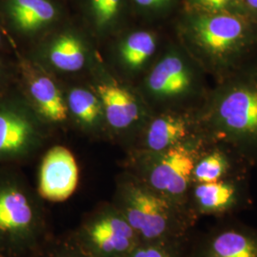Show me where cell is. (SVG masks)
<instances>
[{"instance_id": "7402d4cb", "label": "cell", "mask_w": 257, "mask_h": 257, "mask_svg": "<svg viewBox=\"0 0 257 257\" xmlns=\"http://www.w3.org/2000/svg\"><path fill=\"white\" fill-rule=\"evenodd\" d=\"M36 257H83L64 236H54Z\"/></svg>"}, {"instance_id": "ffe728a7", "label": "cell", "mask_w": 257, "mask_h": 257, "mask_svg": "<svg viewBox=\"0 0 257 257\" xmlns=\"http://www.w3.org/2000/svg\"><path fill=\"white\" fill-rule=\"evenodd\" d=\"M188 237L140 242L124 257H186Z\"/></svg>"}, {"instance_id": "484cf974", "label": "cell", "mask_w": 257, "mask_h": 257, "mask_svg": "<svg viewBox=\"0 0 257 257\" xmlns=\"http://www.w3.org/2000/svg\"><path fill=\"white\" fill-rule=\"evenodd\" d=\"M135 1L140 7L147 8V9H157V8L164 7L172 0H135Z\"/></svg>"}, {"instance_id": "d4e9b609", "label": "cell", "mask_w": 257, "mask_h": 257, "mask_svg": "<svg viewBox=\"0 0 257 257\" xmlns=\"http://www.w3.org/2000/svg\"><path fill=\"white\" fill-rule=\"evenodd\" d=\"M230 6H235L236 9L243 12L242 16L245 14L257 16V0H234Z\"/></svg>"}, {"instance_id": "7c38bea8", "label": "cell", "mask_w": 257, "mask_h": 257, "mask_svg": "<svg viewBox=\"0 0 257 257\" xmlns=\"http://www.w3.org/2000/svg\"><path fill=\"white\" fill-rule=\"evenodd\" d=\"M97 94L110 128L124 131L138 121L139 106L128 90L114 83H103L97 86Z\"/></svg>"}, {"instance_id": "52a82bcc", "label": "cell", "mask_w": 257, "mask_h": 257, "mask_svg": "<svg viewBox=\"0 0 257 257\" xmlns=\"http://www.w3.org/2000/svg\"><path fill=\"white\" fill-rule=\"evenodd\" d=\"M216 118L234 137L257 138V84H241L226 92L217 105Z\"/></svg>"}, {"instance_id": "ba28073f", "label": "cell", "mask_w": 257, "mask_h": 257, "mask_svg": "<svg viewBox=\"0 0 257 257\" xmlns=\"http://www.w3.org/2000/svg\"><path fill=\"white\" fill-rule=\"evenodd\" d=\"M18 88L33 109L53 123H60L67 118L68 105L55 83L41 74L26 60L18 63Z\"/></svg>"}, {"instance_id": "277c9868", "label": "cell", "mask_w": 257, "mask_h": 257, "mask_svg": "<svg viewBox=\"0 0 257 257\" xmlns=\"http://www.w3.org/2000/svg\"><path fill=\"white\" fill-rule=\"evenodd\" d=\"M196 156L195 149L187 142L160 153L134 152L128 172L154 191L190 211L188 202Z\"/></svg>"}, {"instance_id": "9a60e30c", "label": "cell", "mask_w": 257, "mask_h": 257, "mask_svg": "<svg viewBox=\"0 0 257 257\" xmlns=\"http://www.w3.org/2000/svg\"><path fill=\"white\" fill-rule=\"evenodd\" d=\"M198 257H257V234L226 229L213 235Z\"/></svg>"}, {"instance_id": "5b68a950", "label": "cell", "mask_w": 257, "mask_h": 257, "mask_svg": "<svg viewBox=\"0 0 257 257\" xmlns=\"http://www.w3.org/2000/svg\"><path fill=\"white\" fill-rule=\"evenodd\" d=\"M45 133L18 86L0 95V166L19 167L37 156Z\"/></svg>"}, {"instance_id": "30bf717a", "label": "cell", "mask_w": 257, "mask_h": 257, "mask_svg": "<svg viewBox=\"0 0 257 257\" xmlns=\"http://www.w3.org/2000/svg\"><path fill=\"white\" fill-rule=\"evenodd\" d=\"M1 12L10 31L30 37L54 21L55 6L49 0H3Z\"/></svg>"}, {"instance_id": "3957f363", "label": "cell", "mask_w": 257, "mask_h": 257, "mask_svg": "<svg viewBox=\"0 0 257 257\" xmlns=\"http://www.w3.org/2000/svg\"><path fill=\"white\" fill-rule=\"evenodd\" d=\"M63 236L83 257L126 256L141 242L111 200L97 204Z\"/></svg>"}, {"instance_id": "603a6c76", "label": "cell", "mask_w": 257, "mask_h": 257, "mask_svg": "<svg viewBox=\"0 0 257 257\" xmlns=\"http://www.w3.org/2000/svg\"><path fill=\"white\" fill-rule=\"evenodd\" d=\"M18 64L13 66L4 55H0V95L17 86L15 82H18Z\"/></svg>"}, {"instance_id": "7a4b0ae2", "label": "cell", "mask_w": 257, "mask_h": 257, "mask_svg": "<svg viewBox=\"0 0 257 257\" xmlns=\"http://www.w3.org/2000/svg\"><path fill=\"white\" fill-rule=\"evenodd\" d=\"M111 202L141 242L188 237L195 219L188 209L154 191L130 172L118 177Z\"/></svg>"}, {"instance_id": "8fae6325", "label": "cell", "mask_w": 257, "mask_h": 257, "mask_svg": "<svg viewBox=\"0 0 257 257\" xmlns=\"http://www.w3.org/2000/svg\"><path fill=\"white\" fill-rule=\"evenodd\" d=\"M238 204L236 187L226 180L210 183L193 184L189 194V209L197 214H221Z\"/></svg>"}, {"instance_id": "ac0fdd59", "label": "cell", "mask_w": 257, "mask_h": 257, "mask_svg": "<svg viewBox=\"0 0 257 257\" xmlns=\"http://www.w3.org/2000/svg\"><path fill=\"white\" fill-rule=\"evenodd\" d=\"M68 109L78 121L88 128L96 126L101 115V101L98 95L82 89H73L68 95Z\"/></svg>"}, {"instance_id": "8992f818", "label": "cell", "mask_w": 257, "mask_h": 257, "mask_svg": "<svg viewBox=\"0 0 257 257\" xmlns=\"http://www.w3.org/2000/svg\"><path fill=\"white\" fill-rule=\"evenodd\" d=\"M193 41L215 57H225L245 45L249 25L245 16L224 10L210 14H193L190 22Z\"/></svg>"}, {"instance_id": "44dd1931", "label": "cell", "mask_w": 257, "mask_h": 257, "mask_svg": "<svg viewBox=\"0 0 257 257\" xmlns=\"http://www.w3.org/2000/svg\"><path fill=\"white\" fill-rule=\"evenodd\" d=\"M91 4L96 24L104 28L115 19L119 10L120 0H91Z\"/></svg>"}, {"instance_id": "5bb4252c", "label": "cell", "mask_w": 257, "mask_h": 257, "mask_svg": "<svg viewBox=\"0 0 257 257\" xmlns=\"http://www.w3.org/2000/svg\"><path fill=\"white\" fill-rule=\"evenodd\" d=\"M188 136V127L181 117L163 115L154 120L148 127L137 151L160 153L182 142Z\"/></svg>"}, {"instance_id": "d6986e66", "label": "cell", "mask_w": 257, "mask_h": 257, "mask_svg": "<svg viewBox=\"0 0 257 257\" xmlns=\"http://www.w3.org/2000/svg\"><path fill=\"white\" fill-rule=\"evenodd\" d=\"M228 170L227 157L219 152H212L196 160L193 171V184L220 181Z\"/></svg>"}, {"instance_id": "4fadbf2b", "label": "cell", "mask_w": 257, "mask_h": 257, "mask_svg": "<svg viewBox=\"0 0 257 257\" xmlns=\"http://www.w3.org/2000/svg\"><path fill=\"white\" fill-rule=\"evenodd\" d=\"M191 74L178 55H168L153 69L147 79L149 90L161 97H174L187 92Z\"/></svg>"}, {"instance_id": "4316f807", "label": "cell", "mask_w": 257, "mask_h": 257, "mask_svg": "<svg viewBox=\"0 0 257 257\" xmlns=\"http://www.w3.org/2000/svg\"><path fill=\"white\" fill-rule=\"evenodd\" d=\"M7 46H8V42L5 39L4 34L0 30V55H3V53L5 52V49L7 48Z\"/></svg>"}, {"instance_id": "cb8c5ba5", "label": "cell", "mask_w": 257, "mask_h": 257, "mask_svg": "<svg viewBox=\"0 0 257 257\" xmlns=\"http://www.w3.org/2000/svg\"><path fill=\"white\" fill-rule=\"evenodd\" d=\"M234 0H189L193 14H210L228 10Z\"/></svg>"}, {"instance_id": "6da1fadb", "label": "cell", "mask_w": 257, "mask_h": 257, "mask_svg": "<svg viewBox=\"0 0 257 257\" xmlns=\"http://www.w3.org/2000/svg\"><path fill=\"white\" fill-rule=\"evenodd\" d=\"M43 198L17 166H0V257H36L54 237Z\"/></svg>"}, {"instance_id": "2e32d148", "label": "cell", "mask_w": 257, "mask_h": 257, "mask_svg": "<svg viewBox=\"0 0 257 257\" xmlns=\"http://www.w3.org/2000/svg\"><path fill=\"white\" fill-rule=\"evenodd\" d=\"M46 55L55 69L65 73L80 71L86 62V49L82 40L74 34H62L55 37L47 48Z\"/></svg>"}, {"instance_id": "9c48e42d", "label": "cell", "mask_w": 257, "mask_h": 257, "mask_svg": "<svg viewBox=\"0 0 257 257\" xmlns=\"http://www.w3.org/2000/svg\"><path fill=\"white\" fill-rule=\"evenodd\" d=\"M78 168L73 154L64 147L49 150L39 169L37 192L43 199L61 201L74 193Z\"/></svg>"}, {"instance_id": "e0dca14e", "label": "cell", "mask_w": 257, "mask_h": 257, "mask_svg": "<svg viewBox=\"0 0 257 257\" xmlns=\"http://www.w3.org/2000/svg\"><path fill=\"white\" fill-rule=\"evenodd\" d=\"M156 37L146 31H138L131 34L122 42L120 55L124 64L130 69L141 68L148 59L155 54Z\"/></svg>"}]
</instances>
